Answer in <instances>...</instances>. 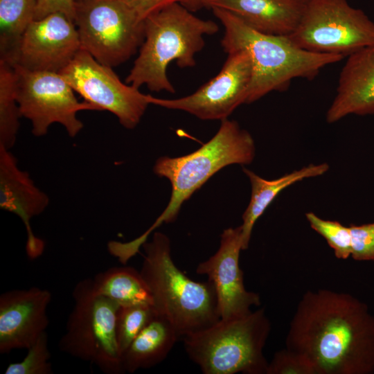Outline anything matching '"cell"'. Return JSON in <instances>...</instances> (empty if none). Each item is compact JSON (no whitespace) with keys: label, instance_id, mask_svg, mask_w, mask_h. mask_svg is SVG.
<instances>
[{"label":"cell","instance_id":"cell-6","mask_svg":"<svg viewBox=\"0 0 374 374\" xmlns=\"http://www.w3.org/2000/svg\"><path fill=\"white\" fill-rule=\"evenodd\" d=\"M270 330L261 308L182 338L188 356L204 374H267L263 349Z\"/></svg>","mask_w":374,"mask_h":374},{"label":"cell","instance_id":"cell-11","mask_svg":"<svg viewBox=\"0 0 374 374\" xmlns=\"http://www.w3.org/2000/svg\"><path fill=\"white\" fill-rule=\"evenodd\" d=\"M59 73L84 101L97 111L111 112L127 129L136 127L151 105V95L123 82L112 67L98 62L86 51L80 49Z\"/></svg>","mask_w":374,"mask_h":374},{"label":"cell","instance_id":"cell-7","mask_svg":"<svg viewBox=\"0 0 374 374\" xmlns=\"http://www.w3.org/2000/svg\"><path fill=\"white\" fill-rule=\"evenodd\" d=\"M72 296L73 307L60 350L95 364L105 374L125 373L116 335L120 306L97 292L90 278L76 283Z\"/></svg>","mask_w":374,"mask_h":374},{"label":"cell","instance_id":"cell-30","mask_svg":"<svg viewBox=\"0 0 374 374\" xmlns=\"http://www.w3.org/2000/svg\"><path fill=\"white\" fill-rule=\"evenodd\" d=\"M144 20L150 14L172 3L181 4L186 0H121Z\"/></svg>","mask_w":374,"mask_h":374},{"label":"cell","instance_id":"cell-26","mask_svg":"<svg viewBox=\"0 0 374 374\" xmlns=\"http://www.w3.org/2000/svg\"><path fill=\"white\" fill-rule=\"evenodd\" d=\"M305 217L311 228L325 238L337 258L346 259L350 256L349 226L337 221L322 219L312 212L305 213Z\"/></svg>","mask_w":374,"mask_h":374},{"label":"cell","instance_id":"cell-3","mask_svg":"<svg viewBox=\"0 0 374 374\" xmlns=\"http://www.w3.org/2000/svg\"><path fill=\"white\" fill-rule=\"evenodd\" d=\"M179 2L150 14L144 19V39L128 75L127 84L150 91L175 89L167 75V68L176 61L181 68L195 65V55L204 46V36L217 32V24L192 14Z\"/></svg>","mask_w":374,"mask_h":374},{"label":"cell","instance_id":"cell-10","mask_svg":"<svg viewBox=\"0 0 374 374\" xmlns=\"http://www.w3.org/2000/svg\"><path fill=\"white\" fill-rule=\"evenodd\" d=\"M12 66L19 112L31 122L35 136L45 135L52 124L59 123L69 136L75 137L83 128L78 112L96 110L87 102L78 100L74 90L60 73Z\"/></svg>","mask_w":374,"mask_h":374},{"label":"cell","instance_id":"cell-29","mask_svg":"<svg viewBox=\"0 0 374 374\" xmlns=\"http://www.w3.org/2000/svg\"><path fill=\"white\" fill-rule=\"evenodd\" d=\"M55 12L65 14L74 22L75 2L73 0H37L35 19H39Z\"/></svg>","mask_w":374,"mask_h":374},{"label":"cell","instance_id":"cell-31","mask_svg":"<svg viewBox=\"0 0 374 374\" xmlns=\"http://www.w3.org/2000/svg\"><path fill=\"white\" fill-rule=\"evenodd\" d=\"M205 0H186L182 4L190 10H195L203 7V3Z\"/></svg>","mask_w":374,"mask_h":374},{"label":"cell","instance_id":"cell-27","mask_svg":"<svg viewBox=\"0 0 374 374\" xmlns=\"http://www.w3.org/2000/svg\"><path fill=\"white\" fill-rule=\"evenodd\" d=\"M349 227L350 256L357 261H374V222Z\"/></svg>","mask_w":374,"mask_h":374},{"label":"cell","instance_id":"cell-17","mask_svg":"<svg viewBox=\"0 0 374 374\" xmlns=\"http://www.w3.org/2000/svg\"><path fill=\"white\" fill-rule=\"evenodd\" d=\"M351 114H374V44L348 56L326 119L334 123Z\"/></svg>","mask_w":374,"mask_h":374},{"label":"cell","instance_id":"cell-25","mask_svg":"<svg viewBox=\"0 0 374 374\" xmlns=\"http://www.w3.org/2000/svg\"><path fill=\"white\" fill-rule=\"evenodd\" d=\"M26 356L20 362L8 365L6 374H52L48 348V337L46 332L27 349Z\"/></svg>","mask_w":374,"mask_h":374},{"label":"cell","instance_id":"cell-4","mask_svg":"<svg viewBox=\"0 0 374 374\" xmlns=\"http://www.w3.org/2000/svg\"><path fill=\"white\" fill-rule=\"evenodd\" d=\"M255 153V143L250 133L235 121L226 118L222 121L217 133L195 152L178 157L159 158L153 171L170 181L172 193L169 203L145 233L124 243L126 252L135 256L154 229L163 223L174 222L183 203L214 174L229 165L251 163Z\"/></svg>","mask_w":374,"mask_h":374},{"label":"cell","instance_id":"cell-13","mask_svg":"<svg viewBox=\"0 0 374 374\" xmlns=\"http://www.w3.org/2000/svg\"><path fill=\"white\" fill-rule=\"evenodd\" d=\"M80 49L74 22L65 14L55 12L29 24L12 65L59 73Z\"/></svg>","mask_w":374,"mask_h":374},{"label":"cell","instance_id":"cell-18","mask_svg":"<svg viewBox=\"0 0 374 374\" xmlns=\"http://www.w3.org/2000/svg\"><path fill=\"white\" fill-rule=\"evenodd\" d=\"M203 6L226 10L258 31L290 35L296 28L305 4L296 0H205Z\"/></svg>","mask_w":374,"mask_h":374},{"label":"cell","instance_id":"cell-5","mask_svg":"<svg viewBox=\"0 0 374 374\" xmlns=\"http://www.w3.org/2000/svg\"><path fill=\"white\" fill-rule=\"evenodd\" d=\"M140 273L152 298L157 315L170 322L180 337L207 328L220 319L212 283L190 279L174 263L169 238L155 232L142 245Z\"/></svg>","mask_w":374,"mask_h":374},{"label":"cell","instance_id":"cell-14","mask_svg":"<svg viewBox=\"0 0 374 374\" xmlns=\"http://www.w3.org/2000/svg\"><path fill=\"white\" fill-rule=\"evenodd\" d=\"M242 250L241 226L225 229L217 251L198 264L196 273L206 275L215 289L220 319H231L251 312L260 305V296L246 290L239 265Z\"/></svg>","mask_w":374,"mask_h":374},{"label":"cell","instance_id":"cell-12","mask_svg":"<svg viewBox=\"0 0 374 374\" xmlns=\"http://www.w3.org/2000/svg\"><path fill=\"white\" fill-rule=\"evenodd\" d=\"M252 79V65L244 51L228 53L220 71L190 95L163 99L151 97V105L181 110L202 120H224L247 103Z\"/></svg>","mask_w":374,"mask_h":374},{"label":"cell","instance_id":"cell-1","mask_svg":"<svg viewBox=\"0 0 374 374\" xmlns=\"http://www.w3.org/2000/svg\"><path fill=\"white\" fill-rule=\"evenodd\" d=\"M286 348L313 374H373L374 316L350 294L308 290L291 320Z\"/></svg>","mask_w":374,"mask_h":374},{"label":"cell","instance_id":"cell-32","mask_svg":"<svg viewBox=\"0 0 374 374\" xmlns=\"http://www.w3.org/2000/svg\"><path fill=\"white\" fill-rule=\"evenodd\" d=\"M296 1H299L301 3H302L306 4V3H308V2H310L312 0H296Z\"/></svg>","mask_w":374,"mask_h":374},{"label":"cell","instance_id":"cell-20","mask_svg":"<svg viewBox=\"0 0 374 374\" xmlns=\"http://www.w3.org/2000/svg\"><path fill=\"white\" fill-rule=\"evenodd\" d=\"M180 338L166 319L155 315L121 357L124 373H133L163 362Z\"/></svg>","mask_w":374,"mask_h":374},{"label":"cell","instance_id":"cell-21","mask_svg":"<svg viewBox=\"0 0 374 374\" xmlns=\"http://www.w3.org/2000/svg\"><path fill=\"white\" fill-rule=\"evenodd\" d=\"M93 280L94 289L120 307L148 305L152 298L140 271L132 267H114L97 274Z\"/></svg>","mask_w":374,"mask_h":374},{"label":"cell","instance_id":"cell-28","mask_svg":"<svg viewBox=\"0 0 374 374\" xmlns=\"http://www.w3.org/2000/svg\"><path fill=\"white\" fill-rule=\"evenodd\" d=\"M267 374H313L303 358L285 348L278 351L269 363Z\"/></svg>","mask_w":374,"mask_h":374},{"label":"cell","instance_id":"cell-22","mask_svg":"<svg viewBox=\"0 0 374 374\" xmlns=\"http://www.w3.org/2000/svg\"><path fill=\"white\" fill-rule=\"evenodd\" d=\"M37 0H0V60L15 61L21 39L35 19Z\"/></svg>","mask_w":374,"mask_h":374},{"label":"cell","instance_id":"cell-33","mask_svg":"<svg viewBox=\"0 0 374 374\" xmlns=\"http://www.w3.org/2000/svg\"><path fill=\"white\" fill-rule=\"evenodd\" d=\"M75 3L76 2H80V1H84V0H73Z\"/></svg>","mask_w":374,"mask_h":374},{"label":"cell","instance_id":"cell-8","mask_svg":"<svg viewBox=\"0 0 374 374\" xmlns=\"http://www.w3.org/2000/svg\"><path fill=\"white\" fill-rule=\"evenodd\" d=\"M74 24L81 49L112 68L130 58L144 39V20L121 0L75 3Z\"/></svg>","mask_w":374,"mask_h":374},{"label":"cell","instance_id":"cell-9","mask_svg":"<svg viewBox=\"0 0 374 374\" xmlns=\"http://www.w3.org/2000/svg\"><path fill=\"white\" fill-rule=\"evenodd\" d=\"M287 36L306 51L344 57L374 44V22L347 0H312Z\"/></svg>","mask_w":374,"mask_h":374},{"label":"cell","instance_id":"cell-24","mask_svg":"<svg viewBox=\"0 0 374 374\" xmlns=\"http://www.w3.org/2000/svg\"><path fill=\"white\" fill-rule=\"evenodd\" d=\"M155 315L152 306L132 305L119 308L116 317V335L121 357Z\"/></svg>","mask_w":374,"mask_h":374},{"label":"cell","instance_id":"cell-15","mask_svg":"<svg viewBox=\"0 0 374 374\" xmlns=\"http://www.w3.org/2000/svg\"><path fill=\"white\" fill-rule=\"evenodd\" d=\"M51 293L33 287L12 290L0 296V353L27 350L48 326L47 308Z\"/></svg>","mask_w":374,"mask_h":374},{"label":"cell","instance_id":"cell-23","mask_svg":"<svg viewBox=\"0 0 374 374\" xmlns=\"http://www.w3.org/2000/svg\"><path fill=\"white\" fill-rule=\"evenodd\" d=\"M21 117L17 103L12 65L0 60V146L14 145Z\"/></svg>","mask_w":374,"mask_h":374},{"label":"cell","instance_id":"cell-19","mask_svg":"<svg viewBox=\"0 0 374 374\" xmlns=\"http://www.w3.org/2000/svg\"><path fill=\"white\" fill-rule=\"evenodd\" d=\"M329 169L326 163L309 164L273 180L263 179L253 171L243 168L251 186L250 202L242 215V250L249 247L253 228L256 222L266 208L284 189L303 179L324 175Z\"/></svg>","mask_w":374,"mask_h":374},{"label":"cell","instance_id":"cell-16","mask_svg":"<svg viewBox=\"0 0 374 374\" xmlns=\"http://www.w3.org/2000/svg\"><path fill=\"white\" fill-rule=\"evenodd\" d=\"M48 202L47 195L35 185L28 172L18 167L10 150L0 146V207L22 220L27 233L26 250L31 259L42 253L44 243L34 235L30 222L45 210Z\"/></svg>","mask_w":374,"mask_h":374},{"label":"cell","instance_id":"cell-2","mask_svg":"<svg viewBox=\"0 0 374 374\" xmlns=\"http://www.w3.org/2000/svg\"><path fill=\"white\" fill-rule=\"evenodd\" d=\"M211 9L224 27L221 45L224 52L244 51L250 57L252 79L247 104L271 91L286 89L294 78L312 80L323 68L344 58L306 51L287 35L258 31L226 10Z\"/></svg>","mask_w":374,"mask_h":374}]
</instances>
